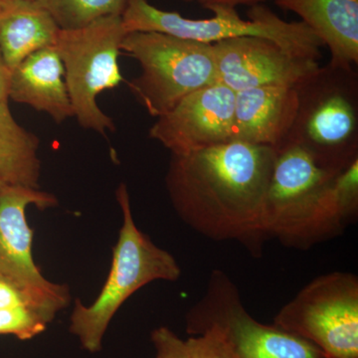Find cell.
Segmentation results:
<instances>
[{"instance_id":"19","label":"cell","mask_w":358,"mask_h":358,"mask_svg":"<svg viewBox=\"0 0 358 358\" xmlns=\"http://www.w3.org/2000/svg\"><path fill=\"white\" fill-rule=\"evenodd\" d=\"M333 192L336 208L346 226L355 223L358 214V159L336 174Z\"/></svg>"},{"instance_id":"26","label":"cell","mask_w":358,"mask_h":358,"mask_svg":"<svg viewBox=\"0 0 358 358\" xmlns=\"http://www.w3.org/2000/svg\"><path fill=\"white\" fill-rule=\"evenodd\" d=\"M33 1H35V0H33Z\"/></svg>"},{"instance_id":"25","label":"cell","mask_w":358,"mask_h":358,"mask_svg":"<svg viewBox=\"0 0 358 358\" xmlns=\"http://www.w3.org/2000/svg\"><path fill=\"white\" fill-rule=\"evenodd\" d=\"M6 185V183L4 182V181L2 180L1 178H0V190H1L2 187H3V186Z\"/></svg>"},{"instance_id":"1","label":"cell","mask_w":358,"mask_h":358,"mask_svg":"<svg viewBox=\"0 0 358 358\" xmlns=\"http://www.w3.org/2000/svg\"><path fill=\"white\" fill-rule=\"evenodd\" d=\"M277 150L231 141L171 155L166 186L173 209L212 241H235L253 256L266 241L264 204Z\"/></svg>"},{"instance_id":"15","label":"cell","mask_w":358,"mask_h":358,"mask_svg":"<svg viewBox=\"0 0 358 358\" xmlns=\"http://www.w3.org/2000/svg\"><path fill=\"white\" fill-rule=\"evenodd\" d=\"M9 98L46 113L57 124L74 117L64 68L54 46L35 52L11 71Z\"/></svg>"},{"instance_id":"14","label":"cell","mask_w":358,"mask_h":358,"mask_svg":"<svg viewBox=\"0 0 358 358\" xmlns=\"http://www.w3.org/2000/svg\"><path fill=\"white\" fill-rule=\"evenodd\" d=\"M300 16L331 52L329 65L352 68L358 63V0H274Z\"/></svg>"},{"instance_id":"17","label":"cell","mask_w":358,"mask_h":358,"mask_svg":"<svg viewBox=\"0 0 358 358\" xmlns=\"http://www.w3.org/2000/svg\"><path fill=\"white\" fill-rule=\"evenodd\" d=\"M39 143L14 119L8 101L0 103V178L6 185L39 188Z\"/></svg>"},{"instance_id":"2","label":"cell","mask_w":358,"mask_h":358,"mask_svg":"<svg viewBox=\"0 0 358 358\" xmlns=\"http://www.w3.org/2000/svg\"><path fill=\"white\" fill-rule=\"evenodd\" d=\"M338 173L320 166L294 143L278 148L264 204L266 240L274 238L287 248L307 251L341 236L348 226L334 201Z\"/></svg>"},{"instance_id":"18","label":"cell","mask_w":358,"mask_h":358,"mask_svg":"<svg viewBox=\"0 0 358 358\" xmlns=\"http://www.w3.org/2000/svg\"><path fill=\"white\" fill-rule=\"evenodd\" d=\"M60 29H75L112 15H122L128 0H37Z\"/></svg>"},{"instance_id":"16","label":"cell","mask_w":358,"mask_h":358,"mask_svg":"<svg viewBox=\"0 0 358 358\" xmlns=\"http://www.w3.org/2000/svg\"><path fill=\"white\" fill-rule=\"evenodd\" d=\"M60 31L37 0H8L0 11V50L13 71L35 52L55 46Z\"/></svg>"},{"instance_id":"6","label":"cell","mask_w":358,"mask_h":358,"mask_svg":"<svg viewBox=\"0 0 358 358\" xmlns=\"http://www.w3.org/2000/svg\"><path fill=\"white\" fill-rule=\"evenodd\" d=\"M121 51L140 63L129 88L152 117L166 114L183 98L218 82L212 44L159 32H131Z\"/></svg>"},{"instance_id":"21","label":"cell","mask_w":358,"mask_h":358,"mask_svg":"<svg viewBox=\"0 0 358 358\" xmlns=\"http://www.w3.org/2000/svg\"><path fill=\"white\" fill-rule=\"evenodd\" d=\"M155 358H192L185 341L166 327L154 329L150 334Z\"/></svg>"},{"instance_id":"10","label":"cell","mask_w":358,"mask_h":358,"mask_svg":"<svg viewBox=\"0 0 358 358\" xmlns=\"http://www.w3.org/2000/svg\"><path fill=\"white\" fill-rule=\"evenodd\" d=\"M29 205L44 210L57 206L58 199L29 186L6 185L0 190V277L61 312L69 306V289L48 281L34 262L33 230L26 218Z\"/></svg>"},{"instance_id":"22","label":"cell","mask_w":358,"mask_h":358,"mask_svg":"<svg viewBox=\"0 0 358 358\" xmlns=\"http://www.w3.org/2000/svg\"><path fill=\"white\" fill-rule=\"evenodd\" d=\"M10 78L11 71L7 67L1 50H0V103L8 101Z\"/></svg>"},{"instance_id":"8","label":"cell","mask_w":358,"mask_h":358,"mask_svg":"<svg viewBox=\"0 0 358 358\" xmlns=\"http://www.w3.org/2000/svg\"><path fill=\"white\" fill-rule=\"evenodd\" d=\"M274 326L315 346L322 358H358V277L312 280L275 315Z\"/></svg>"},{"instance_id":"20","label":"cell","mask_w":358,"mask_h":358,"mask_svg":"<svg viewBox=\"0 0 358 358\" xmlns=\"http://www.w3.org/2000/svg\"><path fill=\"white\" fill-rule=\"evenodd\" d=\"M185 343L192 358H239L215 329L189 336Z\"/></svg>"},{"instance_id":"24","label":"cell","mask_w":358,"mask_h":358,"mask_svg":"<svg viewBox=\"0 0 358 358\" xmlns=\"http://www.w3.org/2000/svg\"><path fill=\"white\" fill-rule=\"evenodd\" d=\"M7 1H8V0H0V11H1V9L6 6Z\"/></svg>"},{"instance_id":"5","label":"cell","mask_w":358,"mask_h":358,"mask_svg":"<svg viewBox=\"0 0 358 358\" xmlns=\"http://www.w3.org/2000/svg\"><path fill=\"white\" fill-rule=\"evenodd\" d=\"M214 16L207 20H190L181 14L162 10L148 0H128L122 14L127 34L159 32L178 38L214 44L239 37H259L279 45L298 57L319 60L324 44L305 23L282 20L263 4L252 6L248 20L240 17L236 7L211 6Z\"/></svg>"},{"instance_id":"7","label":"cell","mask_w":358,"mask_h":358,"mask_svg":"<svg viewBox=\"0 0 358 358\" xmlns=\"http://www.w3.org/2000/svg\"><path fill=\"white\" fill-rule=\"evenodd\" d=\"M126 34L122 15L107 16L83 27L60 29L54 46L64 68L74 117L82 128L102 136L115 131V126L96 98L124 82L117 58Z\"/></svg>"},{"instance_id":"3","label":"cell","mask_w":358,"mask_h":358,"mask_svg":"<svg viewBox=\"0 0 358 358\" xmlns=\"http://www.w3.org/2000/svg\"><path fill=\"white\" fill-rule=\"evenodd\" d=\"M115 196L121 207L122 224L113 249L109 275L96 300L89 306L76 300L70 317V333L90 353L101 352L110 322L136 292L152 282L178 281L181 275L176 258L136 225L124 183L117 187Z\"/></svg>"},{"instance_id":"13","label":"cell","mask_w":358,"mask_h":358,"mask_svg":"<svg viewBox=\"0 0 358 358\" xmlns=\"http://www.w3.org/2000/svg\"><path fill=\"white\" fill-rule=\"evenodd\" d=\"M298 107L296 88L268 86L235 92L234 141L278 150L288 138Z\"/></svg>"},{"instance_id":"12","label":"cell","mask_w":358,"mask_h":358,"mask_svg":"<svg viewBox=\"0 0 358 358\" xmlns=\"http://www.w3.org/2000/svg\"><path fill=\"white\" fill-rule=\"evenodd\" d=\"M219 83L232 91L257 87L296 88L322 67L259 37H239L212 44Z\"/></svg>"},{"instance_id":"4","label":"cell","mask_w":358,"mask_h":358,"mask_svg":"<svg viewBox=\"0 0 358 358\" xmlns=\"http://www.w3.org/2000/svg\"><path fill=\"white\" fill-rule=\"evenodd\" d=\"M299 107L285 143L299 145L324 169L358 159V81L353 68L327 64L296 87Z\"/></svg>"},{"instance_id":"23","label":"cell","mask_w":358,"mask_h":358,"mask_svg":"<svg viewBox=\"0 0 358 358\" xmlns=\"http://www.w3.org/2000/svg\"><path fill=\"white\" fill-rule=\"evenodd\" d=\"M186 2H197L201 4L202 6L207 8L211 6H227L236 7L237 6H255V4H260L261 2L265 0H183Z\"/></svg>"},{"instance_id":"11","label":"cell","mask_w":358,"mask_h":358,"mask_svg":"<svg viewBox=\"0 0 358 358\" xmlns=\"http://www.w3.org/2000/svg\"><path fill=\"white\" fill-rule=\"evenodd\" d=\"M235 92L209 85L183 98L150 129L171 155H185L234 141Z\"/></svg>"},{"instance_id":"9","label":"cell","mask_w":358,"mask_h":358,"mask_svg":"<svg viewBox=\"0 0 358 358\" xmlns=\"http://www.w3.org/2000/svg\"><path fill=\"white\" fill-rule=\"evenodd\" d=\"M186 333L217 331L239 358H322L308 341L254 319L235 282L222 270L209 275L203 296L185 317Z\"/></svg>"}]
</instances>
